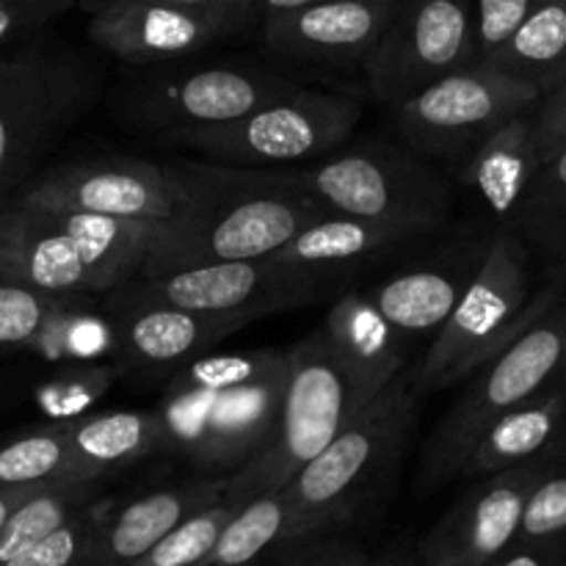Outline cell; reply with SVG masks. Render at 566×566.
<instances>
[{"mask_svg": "<svg viewBox=\"0 0 566 566\" xmlns=\"http://www.w3.org/2000/svg\"><path fill=\"white\" fill-rule=\"evenodd\" d=\"M298 547H287L280 553V562L274 566H363L365 553L343 539H310L296 542Z\"/></svg>", "mask_w": 566, "mask_h": 566, "instance_id": "ab89813d", "label": "cell"}, {"mask_svg": "<svg viewBox=\"0 0 566 566\" xmlns=\"http://www.w3.org/2000/svg\"><path fill=\"white\" fill-rule=\"evenodd\" d=\"M514 545H566V464L531 490Z\"/></svg>", "mask_w": 566, "mask_h": 566, "instance_id": "836d02e7", "label": "cell"}, {"mask_svg": "<svg viewBox=\"0 0 566 566\" xmlns=\"http://www.w3.org/2000/svg\"><path fill=\"white\" fill-rule=\"evenodd\" d=\"M77 479L72 470L66 420L0 437V490Z\"/></svg>", "mask_w": 566, "mask_h": 566, "instance_id": "4dcf8cb0", "label": "cell"}, {"mask_svg": "<svg viewBox=\"0 0 566 566\" xmlns=\"http://www.w3.org/2000/svg\"><path fill=\"white\" fill-rule=\"evenodd\" d=\"M252 6L188 9L166 0H108L94 9L88 36L127 64H166L235 33Z\"/></svg>", "mask_w": 566, "mask_h": 566, "instance_id": "2e32d148", "label": "cell"}, {"mask_svg": "<svg viewBox=\"0 0 566 566\" xmlns=\"http://www.w3.org/2000/svg\"><path fill=\"white\" fill-rule=\"evenodd\" d=\"M534 142L542 160L566 144V75L534 105Z\"/></svg>", "mask_w": 566, "mask_h": 566, "instance_id": "f35d334b", "label": "cell"}, {"mask_svg": "<svg viewBox=\"0 0 566 566\" xmlns=\"http://www.w3.org/2000/svg\"><path fill=\"white\" fill-rule=\"evenodd\" d=\"M412 420L415 390L398 376L282 486L291 512V545L354 517L398 457Z\"/></svg>", "mask_w": 566, "mask_h": 566, "instance_id": "5b68a950", "label": "cell"}, {"mask_svg": "<svg viewBox=\"0 0 566 566\" xmlns=\"http://www.w3.org/2000/svg\"><path fill=\"white\" fill-rule=\"evenodd\" d=\"M359 116V99L293 86L241 119L171 133L169 138L227 164L280 169L337 153L354 133Z\"/></svg>", "mask_w": 566, "mask_h": 566, "instance_id": "9c48e42d", "label": "cell"}, {"mask_svg": "<svg viewBox=\"0 0 566 566\" xmlns=\"http://www.w3.org/2000/svg\"><path fill=\"white\" fill-rule=\"evenodd\" d=\"M66 437L77 479H103L142 462L149 453L166 451V431L158 412L81 415L66 420Z\"/></svg>", "mask_w": 566, "mask_h": 566, "instance_id": "484cf974", "label": "cell"}, {"mask_svg": "<svg viewBox=\"0 0 566 566\" xmlns=\"http://www.w3.org/2000/svg\"><path fill=\"white\" fill-rule=\"evenodd\" d=\"M182 188L175 216L153 224L138 276L280 252L296 232L329 216L282 169L171 166Z\"/></svg>", "mask_w": 566, "mask_h": 566, "instance_id": "6da1fadb", "label": "cell"}, {"mask_svg": "<svg viewBox=\"0 0 566 566\" xmlns=\"http://www.w3.org/2000/svg\"><path fill=\"white\" fill-rule=\"evenodd\" d=\"M363 566H418V562L401 556V553H387V556L381 558H365Z\"/></svg>", "mask_w": 566, "mask_h": 566, "instance_id": "c3c4849f", "label": "cell"}, {"mask_svg": "<svg viewBox=\"0 0 566 566\" xmlns=\"http://www.w3.org/2000/svg\"><path fill=\"white\" fill-rule=\"evenodd\" d=\"M566 280L536 285L534 260L523 238L506 227L484 247L473 280L431 340L418 374V392L470 379L509 346L558 293Z\"/></svg>", "mask_w": 566, "mask_h": 566, "instance_id": "277c9868", "label": "cell"}, {"mask_svg": "<svg viewBox=\"0 0 566 566\" xmlns=\"http://www.w3.org/2000/svg\"><path fill=\"white\" fill-rule=\"evenodd\" d=\"M547 0H475V50L479 61L490 59L539 6Z\"/></svg>", "mask_w": 566, "mask_h": 566, "instance_id": "8d00e7d4", "label": "cell"}, {"mask_svg": "<svg viewBox=\"0 0 566 566\" xmlns=\"http://www.w3.org/2000/svg\"><path fill=\"white\" fill-rule=\"evenodd\" d=\"M81 70L39 44L0 55V210L83 108Z\"/></svg>", "mask_w": 566, "mask_h": 566, "instance_id": "30bf717a", "label": "cell"}, {"mask_svg": "<svg viewBox=\"0 0 566 566\" xmlns=\"http://www.w3.org/2000/svg\"><path fill=\"white\" fill-rule=\"evenodd\" d=\"M17 197L48 208L77 210L116 221L158 224L177 213L182 188L171 166L138 158H97L59 166L31 177Z\"/></svg>", "mask_w": 566, "mask_h": 566, "instance_id": "5bb4252c", "label": "cell"}, {"mask_svg": "<svg viewBox=\"0 0 566 566\" xmlns=\"http://www.w3.org/2000/svg\"><path fill=\"white\" fill-rule=\"evenodd\" d=\"M490 566H566V545H512Z\"/></svg>", "mask_w": 566, "mask_h": 566, "instance_id": "b9f144b4", "label": "cell"}, {"mask_svg": "<svg viewBox=\"0 0 566 566\" xmlns=\"http://www.w3.org/2000/svg\"><path fill=\"white\" fill-rule=\"evenodd\" d=\"M31 28H39V25L25 14V11L17 9V6H11V3H6V0H0V44L9 42L14 33L31 31Z\"/></svg>", "mask_w": 566, "mask_h": 566, "instance_id": "ee69618b", "label": "cell"}, {"mask_svg": "<svg viewBox=\"0 0 566 566\" xmlns=\"http://www.w3.org/2000/svg\"><path fill=\"white\" fill-rule=\"evenodd\" d=\"M566 202V144L551 158L542 160L539 171H536L534 182L528 188L523 208H520L517 219H514L512 230L528 224V221L542 219V216L553 213Z\"/></svg>", "mask_w": 566, "mask_h": 566, "instance_id": "74e56055", "label": "cell"}, {"mask_svg": "<svg viewBox=\"0 0 566 566\" xmlns=\"http://www.w3.org/2000/svg\"><path fill=\"white\" fill-rule=\"evenodd\" d=\"M116 348L144 370H177L224 337L249 326L247 313H197L166 304L142 287H116L111 298Z\"/></svg>", "mask_w": 566, "mask_h": 566, "instance_id": "ac0fdd59", "label": "cell"}, {"mask_svg": "<svg viewBox=\"0 0 566 566\" xmlns=\"http://www.w3.org/2000/svg\"><path fill=\"white\" fill-rule=\"evenodd\" d=\"M287 352L199 354L175 370L158 409L166 448L216 470H238L274 437Z\"/></svg>", "mask_w": 566, "mask_h": 566, "instance_id": "7a4b0ae2", "label": "cell"}, {"mask_svg": "<svg viewBox=\"0 0 566 566\" xmlns=\"http://www.w3.org/2000/svg\"><path fill=\"white\" fill-rule=\"evenodd\" d=\"M321 285H326V280L287 269L271 254L142 276L138 282L144 293L166 304L197 313H247L254 318L310 302Z\"/></svg>", "mask_w": 566, "mask_h": 566, "instance_id": "e0dca14e", "label": "cell"}, {"mask_svg": "<svg viewBox=\"0 0 566 566\" xmlns=\"http://www.w3.org/2000/svg\"><path fill=\"white\" fill-rule=\"evenodd\" d=\"M293 86L296 83L287 77L252 66H202L147 77L138 83L127 105L138 122L171 136L241 119Z\"/></svg>", "mask_w": 566, "mask_h": 566, "instance_id": "9a60e30c", "label": "cell"}, {"mask_svg": "<svg viewBox=\"0 0 566 566\" xmlns=\"http://www.w3.org/2000/svg\"><path fill=\"white\" fill-rule=\"evenodd\" d=\"M539 97L528 83L473 64L396 105L398 127L415 155H470L481 138L512 116L534 108Z\"/></svg>", "mask_w": 566, "mask_h": 566, "instance_id": "8fae6325", "label": "cell"}, {"mask_svg": "<svg viewBox=\"0 0 566 566\" xmlns=\"http://www.w3.org/2000/svg\"><path fill=\"white\" fill-rule=\"evenodd\" d=\"M103 3H108V0H97V9H99V6H103Z\"/></svg>", "mask_w": 566, "mask_h": 566, "instance_id": "681fc988", "label": "cell"}, {"mask_svg": "<svg viewBox=\"0 0 566 566\" xmlns=\"http://www.w3.org/2000/svg\"><path fill=\"white\" fill-rule=\"evenodd\" d=\"M566 464V446L481 479L429 531L418 566H490L517 542L520 520L531 490Z\"/></svg>", "mask_w": 566, "mask_h": 566, "instance_id": "4fadbf2b", "label": "cell"}, {"mask_svg": "<svg viewBox=\"0 0 566 566\" xmlns=\"http://www.w3.org/2000/svg\"><path fill=\"white\" fill-rule=\"evenodd\" d=\"M374 396L343 368L324 332L287 348L285 396L274 437L258 457L227 475L224 501L241 503L282 490Z\"/></svg>", "mask_w": 566, "mask_h": 566, "instance_id": "8992f818", "label": "cell"}, {"mask_svg": "<svg viewBox=\"0 0 566 566\" xmlns=\"http://www.w3.org/2000/svg\"><path fill=\"white\" fill-rule=\"evenodd\" d=\"M401 0H315L269 14L263 36L271 50L318 64H357L370 55Z\"/></svg>", "mask_w": 566, "mask_h": 566, "instance_id": "d6986e66", "label": "cell"}, {"mask_svg": "<svg viewBox=\"0 0 566 566\" xmlns=\"http://www.w3.org/2000/svg\"><path fill=\"white\" fill-rule=\"evenodd\" d=\"M116 368L99 363H72L39 390V407L53 420H75L114 385Z\"/></svg>", "mask_w": 566, "mask_h": 566, "instance_id": "d6a6232c", "label": "cell"}, {"mask_svg": "<svg viewBox=\"0 0 566 566\" xmlns=\"http://www.w3.org/2000/svg\"><path fill=\"white\" fill-rule=\"evenodd\" d=\"M291 545V512L285 492L269 490L235 506L199 566H263Z\"/></svg>", "mask_w": 566, "mask_h": 566, "instance_id": "83f0119b", "label": "cell"}, {"mask_svg": "<svg viewBox=\"0 0 566 566\" xmlns=\"http://www.w3.org/2000/svg\"><path fill=\"white\" fill-rule=\"evenodd\" d=\"M514 232H517L520 238H531L534 243L545 247L547 252H553L556 258L566 260V202L562 208L553 210V213L517 227Z\"/></svg>", "mask_w": 566, "mask_h": 566, "instance_id": "60d3db41", "label": "cell"}, {"mask_svg": "<svg viewBox=\"0 0 566 566\" xmlns=\"http://www.w3.org/2000/svg\"><path fill=\"white\" fill-rule=\"evenodd\" d=\"M431 232L434 230L420 224H381V221L329 213L296 232L271 258L280 260L287 269L335 282L340 280L348 265L365 263L368 258L390 252L403 243L420 241Z\"/></svg>", "mask_w": 566, "mask_h": 566, "instance_id": "44dd1931", "label": "cell"}, {"mask_svg": "<svg viewBox=\"0 0 566 566\" xmlns=\"http://www.w3.org/2000/svg\"><path fill=\"white\" fill-rule=\"evenodd\" d=\"M83 298L86 296H61L28 346V354L61 363H94L114 352V321L88 307Z\"/></svg>", "mask_w": 566, "mask_h": 566, "instance_id": "f546056e", "label": "cell"}, {"mask_svg": "<svg viewBox=\"0 0 566 566\" xmlns=\"http://www.w3.org/2000/svg\"><path fill=\"white\" fill-rule=\"evenodd\" d=\"M542 158L534 142V108L512 116L481 138L462 166V182L509 227L517 219Z\"/></svg>", "mask_w": 566, "mask_h": 566, "instance_id": "7402d4cb", "label": "cell"}, {"mask_svg": "<svg viewBox=\"0 0 566 566\" xmlns=\"http://www.w3.org/2000/svg\"><path fill=\"white\" fill-rule=\"evenodd\" d=\"M566 446V385L497 415L464 457L459 475L484 479Z\"/></svg>", "mask_w": 566, "mask_h": 566, "instance_id": "cb8c5ba5", "label": "cell"}, {"mask_svg": "<svg viewBox=\"0 0 566 566\" xmlns=\"http://www.w3.org/2000/svg\"><path fill=\"white\" fill-rule=\"evenodd\" d=\"M321 332L329 340L332 352L340 359L343 368L354 379L363 381L368 390H385L390 381L401 376L407 343L381 318L379 310L370 304V298L363 291L343 293L332 304Z\"/></svg>", "mask_w": 566, "mask_h": 566, "instance_id": "d4e9b609", "label": "cell"}, {"mask_svg": "<svg viewBox=\"0 0 566 566\" xmlns=\"http://www.w3.org/2000/svg\"><path fill=\"white\" fill-rule=\"evenodd\" d=\"M99 479H61L39 486L0 525V564L81 514L97 501Z\"/></svg>", "mask_w": 566, "mask_h": 566, "instance_id": "f1b7e54d", "label": "cell"}, {"mask_svg": "<svg viewBox=\"0 0 566 566\" xmlns=\"http://www.w3.org/2000/svg\"><path fill=\"white\" fill-rule=\"evenodd\" d=\"M315 3V0H249V6L254 9V14H285V11H293V9H302V6H310Z\"/></svg>", "mask_w": 566, "mask_h": 566, "instance_id": "bcb514c9", "label": "cell"}, {"mask_svg": "<svg viewBox=\"0 0 566 566\" xmlns=\"http://www.w3.org/2000/svg\"><path fill=\"white\" fill-rule=\"evenodd\" d=\"M59 298L0 280V354L28 352Z\"/></svg>", "mask_w": 566, "mask_h": 566, "instance_id": "e575fe53", "label": "cell"}, {"mask_svg": "<svg viewBox=\"0 0 566 566\" xmlns=\"http://www.w3.org/2000/svg\"><path fill=\"white\" fill-rule=\"evenodd\" d=\"M490 70L528 83L539 94L551 92L566 75V0H547L490 59Z\"/></svg>", "mask_w": 566, "mask_h": 566, "instance_id": "4316f807", "label": "cell"}, {"mask_svg": "<svg viewBox=\"0 0 566 566\" xmlns=\"http://www.w3.org/2000/svg\"><path fill=\"white\" fill-rule=\"evenodd\" d=\"M481 254L484 249L473 258H462L459 263L403 271L363 293L409 346L412 340L437 335L442 329L468 282L473 280Z\"/></svg>", "mask_w": 566, "mask_h": 566, "instance_id": "603a6c76", "label": "cell"}, {"mask_svg": "<svg viewBox=\"0 0 566 566\" xmlns=\"http://www.w3.org/2000/svg\"><path fill=\"white\" fill-rule=\"evenodd\" d=\"M153 224L48 208L14 197L0 210V280L48 296H88L142 271Z\"/></svg>", "mask_w": 566, "mask_h": 566, "instance_id": "3957f363", "label": "cell"}, {"mask_svg": "<svg viewBox=\"0 0 566 566\" xmlns=\"http://www.w3.org/2000/svg\"><path fill=\"white\" fill-rule=\"evenodd\" d=\"M6 3L22 9L33 22H36V25H42V22L53 20V17H59L61 11L70 9V6H75L77 0H6Z\"/></svg>", "mask_w": 566, "mask_h": 566, "instance_id": "7bdbcfd3", "label": "cell"}, {"mask_svg": "<svg viewBox=\"0 0 566 566\" xmlns=\"http://www.w3.org/2000/svg\"><path fill=\"white\" fill-rule=\"evenodd\" d=\"M566 385V285L564 291L484 368L446 415L426 448V484L459 475L481 431L509 409Z\"/></svg>", "mask_w": 566, "mask_h": 566, "instance_id": "52a82bcc", "label": "cell"}, {"mask_svg": "<svg viewBox=\"0 0 566 566\" xmlns=\"http://www.w3.org/2000/svg\"><path fill=\"white\" fill-rule=\"evenodd\" d=\"M166 3L188 6V9H227V6H249V0H166Z\"/></svg>", "mask_w": 566, "mask_h": 566, "instance_id": "7dc6e473", "label": "cell"}, {"mask_svg": "<svg viewBox=\"0 0 566 566\" xmlns=\"http://www.w3.org/2000/svg\"><path fill=\"white\" fill-rule=\"evenodd\" d=\"M50 484H53V481H50ZM39 486H44V484H36V486H17V490H0V525H3L6 517H9V514L14 512V509L20 506V503L25 501L28 495H33V492H36Z\"/></svg>", "mask_w": 566, "mask_h": 566, "instance_id": "f6af8a7d", "label": "cell"}, {"mask_svg": "<svg viewBox=\"0 0 566 566\" xmlns=\"http://www.w3.org/2000/svg\"><path fill=\"white\" fill-rule=\"evenodd\" d=\"M235 506L238 503L219 501L213 506L202 509L193 517H188L186 523L177 525L171 534H166L158 545L149 547L130 566H199L208 558L210 547L216 545L221 528L230 520V514L235 512Z\"/></svg>", "mask_w": 566, "mask_h": 566, "instance_id": "1f68e13d", "label": "cell"}, {"mask_svg": "<svg viewBox=\"0 0 566 566\" xmlns=\"http://www.w3.org/2000/svg\"><path fill=\"white\" fill-rule=\"evenodd\" d=\"M97 517L99 506L92 503V506L83 509L81 514L66 520V523L61 525V528H55L53 534L33 542L31 547H25V551L17 553L14 558H9V562L0 566H83Z\"/></svg>", "mask_w": 566, "mask_h": 566, "instance_id": "d590c367", "label": "cell"}, {"mask_svg": "<svg viewBox=\"0 0 566 566\" xmlns=\"http://www.w3.org/2000/svg\"><path fill=\"white\" fill-rule=\"evenodd\" d=\"M282 171L329 213L381 224L437 230L451 205L446 182L420 164L418 155L387 144H363L326 155L307 169L293 166Z\"/></svg>", "mask_w": 566, "mask_h": 566, "instance_id": "ba28073f", "label": "cell"}, {"mask_svg": "<svg viewBox=\"0 0 566 566\" xmlns=\"http://www.w3.org/2000/svg\"><path fill=\"white\" fill-rule=\"evenodd\" d=\"M479 64L470 0H401L365 59L370 92L401 105L440 77Z\"/></svg>", "mask_w": 566, "mask_h": 566, "instance_id": "7c38bea8", "label": "cell"}, {"mask_svg": "<svg viewBox=\"0 0 566 566\" xmlns=\"http://www.w3.org/2000/svg\"><path fill=\"white\" fill-rule=\"evenodd\" d=\"M224 501V479L155 490L116 512H99L83 566H130L202 509Z\"/></svg>", "mask_w": 566, "mask_h": 566, "instance_id": "ffe728a7", "label": "cell"}]
</instances>
